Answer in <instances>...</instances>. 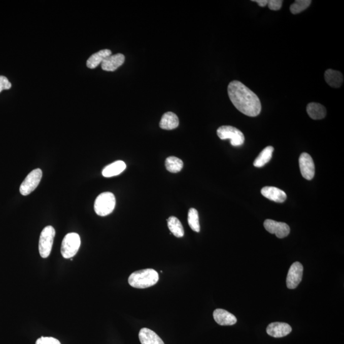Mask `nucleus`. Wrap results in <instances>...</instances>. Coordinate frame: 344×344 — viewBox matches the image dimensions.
Instances as JSON below:
<instances>
[{"label":"nucleus","mask_w":344,"mask_h":344,"mask_svg":"<svg viewBox=\"0 0 344 344\" xmlns=\"http://www.w3.org/2000/svg\"><path fill=\"white\" fill-rule=\"evenodd\" d=\"M228 93L233 106L242 113L249 117H256L260 114V98L240 81L231 82L228 85Z\"/></svg>","instance_id":"obj_1"},{"label":"nucleus","mask_w":344,"mask_h":344,"mask_svg":"<svg viewBox=\"0 0 344 344\" xmlns=\"http://www.w3.org/2000/svg\"><path fill=\"white\" fill-rule=\"evenodd\" d=\"M159 275L154 269H144L134 271L128 278V283L134 288L145 289L158 283Z\"/></svg>","instance_id":"obj_2"},{"label":"nucleus","mask_w":344,"mask_h":344,"mask_svg":"<svg viewBox=\"0 0 344 344\" xmlns=\"http://www.w3.org/2000/svg\"><path fill=\"white\" fill-rule=\"evenodd\" d=\"M116 203L114 194L111 192H105L99 194L94 201V211L99 216H108L114 210Z\"/></svg>","instance_id":"obj_3"},{"label":"nucleus","mask_w":344,"mask_h":344,"mask_svg":"<svg viewBox=\"0 0 344 344\" xmlns=\"http://www.w3.org/2000/svg\"><path fill=\"white\" fill-rule=\"evenodd\" d=\"M81 238L79 234L70 233L64 236L62 242L61 253L64 258H73L76 255L81 246Z\"/></svg>","instance_id":"obj_4"},{"label":"nucleus","mask_w":344,"mask_h":344,"mask_svg":"<svg viewBox=\"0 0 344 344\" xmlns=\"http://www.w3.org/2000/svg\"><path fill=\"white\" fill-rule=\"evenodd\" d=\"M56 231L52 226H47L42 230L40 236L39 253L42 258H47L51 253Z\"/></svg>","instance_id":"obj_5"},{"label":"nucleus","mask_w":344,"mask_h":344,"mask_svg":"<svg viewBox=\"0 0 344 344\" xmlns=\"http://www.w3.org/2000/svg\"><path fill=\"white\" fill-rule=\"evenodd\" d=\"M217 134L221 140H230L231 144L233 146H241L245 141L243 132L233 126H222L217 130Z\"/></svg>","instance_id":"obj_6"},{"label":"nucleus","mask_w":344,"mask_h":344,"mask_svg":"<svg viewBox=\"0 0 344 344\" xmlns=\"http://www.w3.org/2000/svg\"><path fill=\"white\" fill-rule=\"evenodd\" d=\"M42 178V171L41 169H33L27 176L20 186V193L23 196H27L37 188Z\"/></svg>","instance_id":"obj_7"},{"label":"nucleus","mask_w":344,"mask_h":344,"mask_svg":"<svg viewBox=\"0 0 344 344\" xmlns=\"http://www.w3.org/2000/svg\"><path fill=\"white\" fill-rule=\"evenodd\" d=\"M303 266L300 263L295 262L291 266L286 279L288 288L293 290L297 288L302 280Z\"/></svg>","instance_id":"obj_8"},{"label":"nucleus","mask_w":344,"mask_h":344,"mask_svg":"<svg viewBox=\"0 0 344 344\" xmlns=\"http://www.w3.org/2000/svg\"><path fill=\"white\" fill-rule=\"evenodd\" d=\"M264 227L269 233L275 234L279 238H285L290 233V228L288 224L271 219H266L264 222Z\"/></svg>","instance_id":"obj_9"},{"label":"nucleus","mask_w":344,"mask_h":344,"mask_svg":"<svg viewBox=\"0 0 344 344\" xmlns=\"http://www.w3.org/2000/svg\"><path fill=\"white\" fill-rule=\"evenodd\" d=\"M301 175L306 180H312L315 175V165L312 157L307 153H302L299 158Z\"/></svg>","instance_id":"obj_10"},{"label":"nucleus","mask_w":344,"mask_h":344,"mask_svg":"<svg viewBox=\"0 0 344 344\" xmlns=\"http://www.w3.org/2000/svg\"><path fill=\"white\" fill-rule=\"evenodd\" d=\"M292 331L291 326L286 323L276 322L270 324L266 328L268 335L275 338L286 336Z\"/></svg>","instance_id":"obj_11"},{"label":"nucleus","mask_w":344,"mask_h":344,"mask_svg":"<svg viewBox=\"0 0 344 344\" xmlns=\"http://www.w3.org/2000/svg\"><path fill=\"white\" fill-rule=\"evenodd\" d=\"M125 61L123 54L111 55L105 59L101 63V68L105 71L114 72L120 67Z\"/></svg>","instance_id":"obj_12"},{"label":"nucleus","mask_w":344,"mask_h":344,"mask_svg":"<svg viewBox=\"0 0 344 344\" xmlns=\"http://www.w3.org/2000/svg\"><path fill=\"white\" fill-rule=\"evenodd\" d=\"M213 317L216 322L221 326H231L236 323V318L233 314L224 309L218 308L214 311Z\"/></svg>","instance_id":"obj_13"},{"label":"nucleus","mask_w":344,"mask_h":344,"mask_svg":"<svg viewBox=\"0 0 344 344\" xmlns=\"http://www.w3.org/2000/svg\"><path fill=\"white\" fill-rule=\"evenodd\" d=\"M261 194L265 198L278 203H283L286 200L287 195L285 192L276 187L266 186L261 189Z\"/></svg>","instance_id":"obj_14"},{"label":"nucleus","mask_w":344,"mask_h":344,"mask_svg":"<svg viewBox=\"0 0 344 344\" xmlns=\"http://www.w3.org/2000/svg\"><path fill=\"white\" fill-rule=\"evenodd\" d=\"M139 336L141 344H164L162 339L149 328L141 329Z\"/></svg>","instance_id":"obj_15"},{"label":"nucleus","mask_w":344,"mask_h":344,"mask_svg":"<svg viewBox=\"0 0 344 344\" xmlns=\"http://www.w3.org/2000/svg\"><path fill=\"white\" fill-rule=\"evenodd\" d=\"M126 168V164L123 161H116L105 167L102 171V175L105 178H112L117 176L123 172Z\"/></svg>","instance_id":"obj_16"},{"label":"nucleus","mask_w":344,"mask_h":344,"mask_svg":"<svg viewBox=\"0 0 344 344\" xmlns=\"http://www.w3.org/2000/svg\"><path fill=\"white\" fill-rule=\"evenodd\" d=\"M179 124L178 116L173 112H168L162 116L159 126L161 128L166 129V130H171V129L178 128Z\"/></svg>","instance_id":"obj_17"},{"label":"nucleus","mask_w":344,"mask_h":344,"mask_svg":"<svg viewBox=\"0 0 344 344\" xmlns=\"http://www.w3.org/2000/svg\"><path fill=\"white\" fill-rule=\"evenodd\" d=\"M325 79L329 86L334 88H340L343 82L342 74L332 69H328L325 72Z\"/></svg>","instance_id":"obj_18"},{"label":"nucleus","mask_w":344,"mask_h":344,"mask_svg":"<svg viewBox=\"0 0 344 344\" xmlns=\"http://www.w3.org/2000/svg\"><path fill=\"white\" fill-rule=\"evenodd\" d=\"M112 55V51L109 49H103L92 55L87 61V66L89 68H96L99 64H101L104 59Z\"/></svg>","instance_id":"obj_19"},{"label":"nucleus","mask_w":344,"mask_h":344,"mask_svg":"<svg viewBox=\"0 0 344 344\" xmlns=\"http://www.w3.org/2000/svg\"><path fill=\"white\" fill-rule=\"evenodd\" d=\"M306 112L311 118L314 120H320L325 118L326 109L323 105L318 103H310L306 107Z\"/></svg>","instance_id":"obj_20"},{"label":"nucleus","mask_w":344,"mask_h":344,"mask_svg":"<svg viewBox=\"0 0 344 344\" xmlns=\"http://www.w3.org/2000/svg\"><path fill=\"white\" fill-rule=\"evenodd\" d=\"M168 226L171 233L176 237L181 238L184 235V231L181 221L176 217H169L167 220Z\"/></svg>","instance_id":"obj_21"},{"label":"nucleus","mask_w":344,"mask_h":344,"mask_svg":"<svg viewBox=\"0 0 344 344\" xmlns=\"http://www.w3.org/2000/svg\"><path fill=\"white\" fill-rule=\"evenodd\" d=\"M274 149L273 147L268 146L265 149H264L261 153L260 154L257 158L254 161V166L256 167H262L269 161H270L271 157H272L273 152Z\"/></svg>","instance_id":"obj_22"},{"label":"nucleus","mask_w":344,"mask_h":344,"mask_svg":"<svg viewBox=\"0 0 344 344\" xmlns=\"http://www.w3.org/2000/svg\"><path fill=\"white\" fill-rule=\"evenodd\" d=\"M183 161L177 157L170 156L166 159V168L171 173H178L180 171L183 169Z\"/></svg>","instance_id":"obj_23"},{"label":"nucleus","mask_w":344,"mask_h":344,"mask_svg":"<svg viewBox=\"0 0 344 344\" xmlns=\"http://www.w3.org/2000/svg\"><path fill=\"white\" fill-rule=\"evenodd\" d=\"M188 224L192 230L198 233L200 231V226L199 223V216L198 211L195 209H189L188 213Z\"/></svg>","instance_id":"obj_24"},{"label":"nucleus","mask_w":344,"mask_h":344,"mask_svg":"<svg viewBox=\"0 0 344 344\" xmlns=\"http://www.w3.org/2000/svg\"><path fill=\"white\" fill-rule=\"evenodd\" d=\"M311 3V0H296L290 6V11L293 14H300L307 9Z\"/></svg>","instance_id":"obj_25"},{"label":"nucleus","mask_w":344,"mask_h":344,"mask_svg":"<svg viewBox=\"0 0 344 344\" xmlns=\"http://www.w3.org/2000/svg\"><path fill=\"white\" fill-rule=\"evenodd\" d=\"M36 344H61L57 339L53 337H42L37 340Z\"/></svg>","instance_id":"obj_26"},{"label":"nucleus","mask_w":344,"mask_h":344,"mask_svg":"<svg viewBox=\"0 0 344 344\" xmlns=\"http://www.w3.org/2000/svg\"><path fill=\"white\" fill-rule=\"evenodd\" d=\"M11 87L12 84L8 79L5 76H0V93L4 90H8Z\"/></svg>","instance_id":"obj_27"},{"label":"nucleus","mask_w":344,"mask_h":344,"mask_svg":"<svg viewBox=\"0 0 344 344\" xmlns=\"http://www.w3.org/2000/svg\"><path fill=\"white\" fill-rule=\"evenodd\" d=\"M283 1L282 0H270L268 2V8L271 11H279L283 6Z\"/></svg>","instance_id":"obj_28"},{"label":"nucleus","mask_w":344,"mask_h":344,"mask_svg":"<svg viewBox=\"0 0 344 344\" xmlns=\"http://www.w3.org/2000/svg\"><path fill=\"white\" fill-rule=\"evenodd\" d=\"M254 2H256V3L258 4L259 6H260L261 7H264L268 5V0H253Z\"/></svg>","instance_id":"obj_29"}]
</instances>
